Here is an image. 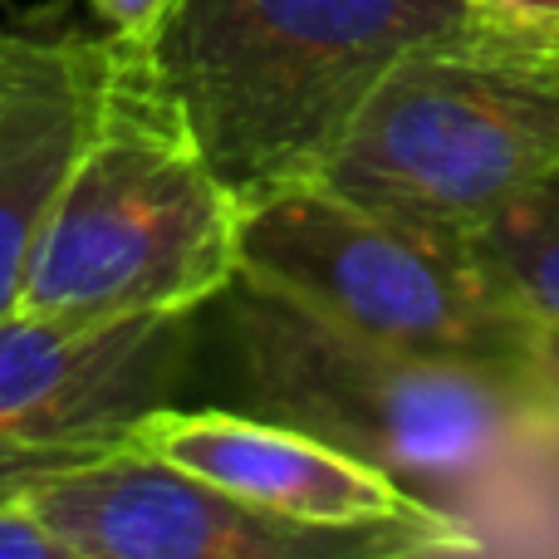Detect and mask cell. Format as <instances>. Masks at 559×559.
Masks as SVG:
<instances>
[{"label":"cell","instance_id":"6da1fadb","mask_svg":"<svg viewBox=\"0 0 559 559\" xmlns=\"http://www.w3.org/2000/svg\"><path fill=\"white\" fill-rule=\"evenodd\" d=\"M216 305L251 413L364 456L481 555H559V427L531 373L368 344L246 271Z\"/></svg>","mask_w":559,"mask_h":559},{"label":"cell","instance_id":"7a4b0ae2","mask_svg":"<svg viewBox=\"0 0 559 559\" xmlns=\"http://www.w3.org/2000/svg\"><path fill=\"white\" fill-rule=\"evenodd\" d=\"M246 197L187 128L157 45L108 35L98 118L59 187L15 314L98 324L202 309L241 275Z\"/></svg>","mask_w":559,"mask_h":559},{"label":"cell","instance_id":"3957f363","mask_svg":"<svg viewBox=\"0 0 559 559\" xmlns=\"http://www.w3.org/2000/svg\"><path fill=\"white\" fill-rule=\"evenodd\" d=\"M476 15L472 0H177L157 69L246 197L314 177L378 79Z\"/></svg>","mask_w":559,"mask_h":559},{"label":"cell","instance_id":"277c9868","mask_svg":"<svg viewBox=\"0 0 559 559\" xmlns=\"http://www.w3.org/2000/svg\"><path fill=\"white\" fill-rule=\"evenodd\" d=\"M559 167V39L476 15L403 55L319 167L338 197L476 246Z\"/></svg>","mask_w":559,"mask_h":559},{"label":"cell","instance_id":"5b68a950","mask_svg":"<svg viewBox=\"0 0 559 559\" xmlns=\"http://www.w3.org/2000/svg\"><path fill=\"white\" fill-rule=\"evenodd\" d=\"M241 271L368 344L531 373L540 319L476 246L407 231L319 177L246 192Z\"/></svg>","mask_w":559,"mask_h":559},{"label":"cell","instance_id":"8992f818","mask_svg":"<svg viewBox=\"0 0 559 559\" xmlns=\"http://www.w3.org/2000/svg\"><path fill=\"white\" fill-rule=\"evenodd\" d=\"M74 559H432L452 555L407 525H309L251 506L173 462L114 447L25 496Z\"/></svg>","mask_w":559,"mask_h":559},{"label":"cell","instance_id":"52a82bcc","mask_svg":"<svg viewBox=\"0 0 559 559\" xmlns=\"http://www.w3.org/2000/svg\"><path fill=\"white\" fill-rule=\"evenodd\" d=\"M197 314L64 324L0 314V437L123 447L128 427L177 403L197 358Z\"/></svg>","mask_w":559,"mask_h":559},{"label":"cell","instance_id":"ba28073f","mask_svg":"<svg viewBox=\"0 0 559 559\" xmlns=\"http://www.w3.org/2000/svg\"><path fill=\"white\" fill-rule=\"evenodd\" d=\"M128 447L182 466V472L202 476V481L222 486L251 506L289 515V521L338 525V531L407 525V531L437 535L452 555H481L462 525H452L442 511L417 501L388 472L265 413L167 403L128 427Z\"/></svg>","mask_w":559,"mask_h":559},{"label":"cell","instance_id":"9c48e42d","mask_svg":"<svg viewBox=\"0 0 559 559\" xmlns=\"http://www.w3.org/2000/svg\"><path fill=\"white\" fill-rule=\"evenodd\" d=\"M108 35L0 29V314L15 309L59 187L98 118Z\"/></svg>","mask_w":559,"mask_h":559},{"label":"cell","instance_id":"30bf717a","mask_svg":"<svg viewBox=\"0 0 559 559\" xmlns=\"http://www.w3.org/2000/svg\"><path fill=\"white\" fill-rule=\"evenodd\" d=\"M476 255L535 319H559V167L476 241Z\"/></svg>","mask_w":559,"mask_h":559},{"label":"cell","instance_id":"8fae6325","mask_svg":"<svg viewBox=\"0 0 559 559\" xmlns=\"http://www.w3.org/2000/svg\"><path fill=\"white\" fill-rule=\"evenodd\" d=\"M98 452H114V447H84V442H10L0 437V501H20L29 496L39 481H49L55 472L88 462Z\"/></svg>","mask_w":559,"mask_h":559},{"label":"cell","instance_id":"7c38bea8","mask_svg":"<svg viewBox=\"0 0 559 559\" xmlns=\"http://www.w3.org/2000/svg\"><path fill=\"white\" fill-rule=\"evenodd\" d=\"M0 559H74L69 545L35 515V506L0 501Z\"/></svg>","mask_w":559,"mask_h":559},{"label":"cell","instance_id":"4fadbf2b","mask_svg":"<svg viewBox=\"0 0 559 559\" xmlns=\"http://www.w3.org/2000/svg\"><path fill=\"white\" fill-rule=\"evenodd\" d=\"M104 20V29L123 45H157L173 20V5L177 0H88Z\"/></svg>","mask_w":559,"mask_h":559},{"label":"cell","instance_id":"5bb4252c","mask_svg":"<svg viewBox=\"0 0 559 559\" xmlns=\"http://www.w3.org/2000/svg\"><path fill=\"white\" fill-rule=\"evenodd\" d=\"M472 5L481 10L486 20H496V25L559 39V0H472Z\"/></svg>","mask_w":559,"mask_h":559},{"label":"cell","instance_id":"9a60e30c","mask_svg":"<svg viewBox=\"0 0 559 559\" xmlns=\"http://www.w3.org/2000/svg\"><path fill=\"white\" fill-rule=\"evenodd\" d=\"M531 383L559 427V319H540V334L531 348Z\"/></svg>","mask_w":559,"mask_h":559}]
</instances>
